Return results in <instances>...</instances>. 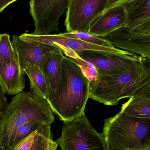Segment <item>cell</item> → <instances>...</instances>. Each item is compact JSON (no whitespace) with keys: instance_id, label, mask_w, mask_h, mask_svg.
Segmentation results:
<instances>
[{"instance_id":"obj_7","label":"cell","mask_w":150,"mask_h":150,"mask_svg":"<svg viewBox=\"0 0 150 150\" xmlns=\"http://www.w3.org/2000/svg\"><path fill=\"white\" fill-rule=\"evenodd\" d=\"M69 0H31L30 12L35 29L32 34L47 35L59 31V19L67 9Z\"/></svg>"},{"instance_id":"obj_6","label":"cell","mask_w":150,"mask_h":150,"mask_svg":"<svg viewBox=\"0 0 150 150\" xmlns=\"http://www.w3.org/2000/svg\"><path fill=\"white\" fill-rule=\"evenodd\" d=\"M120 0H69L65 25L68 33H88L93 21Z\"/></svg>"},{"instance_id":"obj_8","label":"cell","mask_w":150,"mask_h":150,"mask_svg":"<svg viewBox=\"0 0 150 150\" xmlns=\"http://www.w3.org/2000/svg\"><path fill=\"white\" fill-rule=\"evenodd\" d=\"M74 56L73 59H80L91 64L97 74L100 75H113L124 71L133 66L140 58L137 55L125 56L94 51L74 53Z\"/></svg>"},{"instance_id":"obj_26","label":"cell","mask_w":150,"mask_h":150,"mask_svg":"<svg viewBox=\"0 0 150 150\" xmlns=\"http://www.w3.org/2000/svg\"><path fill=\"white\" fill-rule=\"evenodd\" d=\"M1 119H0V121H1Z\"/></svg>"},{"instance_id":"obj_13","label":"cell","mask_w":150,"mask_h":150,"mask_svg":"<svg viewBox=\"0 0 150 150\" xmlns=\"http://www.w3.org/2000/svg\"><path fill=\"white\" fill-rule=\"evenodd\" d=\"M127 13L125 29L130 32L150 34V0H124Z\"/></svg>"},{"instance_id":"obj_3","label":"cell","mask_w":150,"mask_h":150,"mask_svg":"<svg viewBox=\"0 0 150 150\" xmlns=\"http://www.w3.org/2000/svg\"><path fill=\"white\" fill-rule=\"evenodd\" d=\"M53 112L47 100L29 92H22L12 98L0 121V149L17 129L29 122H41L51 125Z\"/></svg>"},{"instance_id":"obj_16","label":"cell","mask_w":150,"mask_h":150,"mask_svg":"<svg viewBox=\"0 0 150 150\" xmlns=\"http://www.w3.org/2000/svg\"><path fill=\"white\" fill-rule=\"evenodd\" d=\"M51 125H45L19 144L8 150H55L58 144L53 140Z\"/></svg>"},{"instance_id":"obj_15","label":"cell","mask_w":150,"mask_h":150,"mask_svg":"<svg viewBox=\"0 0 150 150\" xmlns=\"http://www.w3.org/2000/svg\"><path fill=\"white\" fill-rule=\"evenodd\" d=\"M63 57V52L57 46L55 49L43 61L39 66L48 86L47 100L54 93L59 82L62 62Z\"/></svg>"},{"instance_id":"obj_5","label":"cell","mask_w":150,"mask_h":150,"mask_svg":"<svg viewBox=\"0 0 150 150\" xmlns=\"http://www.w3.org/2000/svg\"><path fill=\"white\" fill-rule=\"evenodd\" d=\"M55 142L62 150H107L102 134L92 127L85 113L64 122L61 136Z\"/></svg>"},{"instance_id":"obj_18","label":"cell","mask_w":150,"mask_h":150,"mask_svg":"<svg viewBox=\"0 0 150 150\" xmlns=\"http://www.w3.org/2000/svg\"><path fill=\"white\" fill-rule=\"evenodd\" d=\"M45 125L48 124L41 122H33L19 127L10 136L1 149L8 150L14 148L34 131Z\"/></svg>"},{"instance_id":"obj_12","label":"cell","mask_w":150,"mask_h":150,"mask_svg":"<svg viewBox=\"0 0 150 150\" xmlns=\"http://www.w3.org/2000/svg\"><path fill=\"white\" fill-rule=\"evenodd\" d=\"M103 38L114 47L150 59V34L130 32L124 28Z\"/></svg>"},{"instance_id":"obj_19","label":"cell","mask_w":150,"mask_h":150,"mask_svg":"<svg viewBox=\"0 0 150 150\" xmlns=\"http://www.w3.org/2000/svg\"><path fill=\"white\" fill-rule=\"evenodd\" d=\"M120 112L134 117L150 119V100L132 97L122 105Z\"/></svg>"},{"instance_id":"obj_14","label":"cell","mask_w":150,"mask_h":150,"mask_svg":"<svg viewBox=\"0 0 150 150\" xmlns=\"http://www.w3.org/2000/svg\"><path fill=\"white\" fill-rule=\"evenodd\" d=\"M25 87V73L21 70L16 56L10 64L0 62V88L4 94L17 95Z\"/></svg>"},{"instance_id":"obj_24","label":"cell","mask_w":150,"mask_h":150,"mask_svg":"<svg viewBox=\"0 0 150 150\" xmlns=\"http://www.w3.org/2000/svg\"><path fill=\"white\" fill-rule=\"evenodd\" d=\"M16 0H0V13L11 4L16 1Z\"/></svg>"},{"instance_id":"obj_4","label":"cell","mask_w":150,"mask_h":150,"mask_svg":"<svg viewBox=\"0 0 150 150\" xmlns=\"http://www.w3.org/2000/svg\"><path fill=\"white\" fill-rule=\"evenodd\" d=\"M102 134L107 150H144L150 145V119L120 112L105 120Z\"/></svg>"},{"instance_id":"obj_10","label":"cell","mask_w":150,"mask_h":150,"mask_svg":"<svg viewBox=\"0 0 150 150\" xmlns=\"http://www.w3.org/2000/svg\"><path fill=\"white\" fill-rule=\"evenodd\" d=\"M11 44L20 68L23 72L29 65L39 67L43 61L57 47L56 45L29 42L16 35L12 36Z\"/></svg>"},{"instance_id":"obj_20","label":"cell","mask_w":150,"mask_h":150,"mask_svg":"<svg viewBox=\"0 0 150 150\" xmlns=\"http://www.w3.org/2000/svg\"><path fill=\"white\" fill-rule=\"evenodd\" d=\"M16 58V55L7 33L0 34V62L4 64H10Z\"/></svg>"},{"instance_id":"obj_9","label":"cell","mask_w":150,"mask_h":150,"mask_svg":"<svg viewBox=\"0 0 150 150\" xmlns=\"http://www.w3.org/2000/svg\"><path fill=\"white\" fill-rule=\"evenodd\" d=\"M19 37L29 42H38L52 45H56L67 57L73 53L84 51L105 52L125 56H132L135 55L116 48L105 47L89 44L79 40L63 37L61 36L59 33L47 35H36L32 33H23Z\"/></svg>"},{"instance_id":"obj_22","label":"cell","mask_w":150,"mask_h":150,"mask_svg":"<svg viewBox=\"0 0 150 150\" xmlns=\"http://www.w3.org/2000/svg\"><path fill=\"white\" fill-rule=\"evenodd\" d=\"M135 98L150 100V81L144 86L138 90L133 96Z\"/></svg>"},{"instance_id":"obj_1","label":"cell","mask_w":150,"mask_h":150,"mask_svg":"<svg viewBox=\"0 0 150 150\" xmlns=\"http://www.w3.org/2000/svg\"><path fill=\"white\" fill-rule=\"evenodd\" d=\"M90 82L81 67L64 55L59 82L47 100L53 112L61 121H71L84 113L90 98Z\"/></svg>"},{"instance_id":"obj_21","label":"cell","mask_w":150,"mask_h":150,"mask_svg":"<svg viewBox=\"0 0 150 150\" xmlns=\"http://www.w3.org/2000/svg\"><path fill=\"white\" fill-rule=\"evenodd\" d=\"M61 36L67 38L79 40L84 42L105 47L114 48L108 41L102 38L93 36L88 33H59Z\"/></svg>"},{"instance_id":"obj_17","label":"cell","mask_w":150,"mask_h":150,"mask_svg":"<svg viewBox=\"0 0 150 150\" xmlns=\"http://www.w3.org/2000/svg\"><path fill=\"white\" fill-rule=\"evenodd\" d=\"M30 81V92L40 98L47 100L48 86L45 78L39 67L29 65L24 70Z\"/></svg>"},{"instance_id":"obj_25","label":"cell","mask_w":150,"mask_h":150,"mask_svg":"<svg viewBox=\"0 0 150 150\" xmlns=\"http://www.w3.org/2000/svg\"><path fill=\"white\" fill-rule=\"evenodd\" d=\"M144 150H150V145L149 146H148V147H147V148Z\"/></svg>"},{"instance_id":"obj_11","label":"cell","mask_w":150,"mask_h":150,"mask_svg":"<svg viewBox=\"0 0 150 150\" xmlns=\"http://www.w3.org/2000/svg\"><path fill=\"white\" fill-rule=\"evenodd\" d=\"M124 0L105 10L91 24L88 33L99 38H104L119 29L125 28L127 16L123 5Z\"/></svg>"},{"instance_id":"obj_2","label":"cell","mask_w":150,"mask_h":150,"mask_svg":"<svg viewBox=\"0 0 150 150\" xmlns=\"http://www.w3.org/2000/svg\"><path fill=\"white\" fill-rule=\"evenodd\" d=\"M150 81V59H140L127 69L110 75L97 74L91 80L90 98L105 105H116L121 100L132 97Z\"/></svg>"},{"instance_id":"obj_23","label":"cell","mask_w":150,"mask_h":150,"mask_svg":"<svg viewBox=\"0 0 150 150\" xmlns=\"http://www.w3.org/2000/svg\"><path fill=\"white\" fill-rule=\"evenodd\" d=\"M8 104L7 99L4 94L2 92L0 88V119H1L3 115L6 110Z\"/></svg>"}]
</instances>
